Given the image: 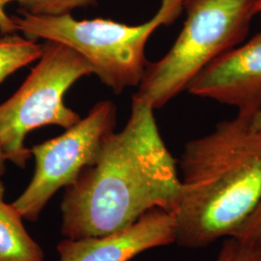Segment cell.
<instances>
[{
	"label": "cell",
	"mask_w": 261,
	"mask_h": 261,
	"mask_svg": "<svg viewBox=\"0 0 261 261\" xmlns=\"http://www.w3.org/2000/svg\"><path fill=\"white\" fill-rule=\"evenodd\" d=\"M40 61L9 100L0 105V146L6 161L24 168L31 151L24 146L30 130L46 125L68 129L80 115L67 108L63 97L84 75L94 74L88 61L73 48L46 41Z\"/></svg>",
	"instance_id": "obj_5"
},
{
	"label": "cell",
	"mask_w": 261,
	"mask_h": 261,
	"mask_svg": "<svg viewBox=\"0 0 261 261\" xmlns=\"http://www.w3.org/2000/svg\"><path fill=\"white\" fill-rule=\"evenodd\" d=\"M216 261H221V260H220V258H219V257H218V258H217V260H216Z\"/></svg>",
	"instance_id": "obj_18"
},
{
	"label": "cell",
	"mask_w": 261,
	"mask_h": 261,
	"mask_svg": "<svg viewBox=\"0 0 261 261\" xmlns=\"http://www.w3.org/2000/svg\"><path fill=\"white\" fill-rule=\"evenodd\" d=\"M187 90L254 117L261 111V32L217 57L193 79Z\"/></svg>",
	"instance_id": "obj_7"
},
{
	"label": "cell",
	"mask_w": 261,
	"mask_h": 261,
	"mask_svg": "<svg viewBox=\"0 0 261 261\" xmlns=\"http://www.w3.org/2000/svg\"><path fill=\"white\" fill-rule=\"evenodd\" d=\"M183 9L180 2H162L152 19L140 25L112 19L77 20L71 14L34 15L19 10L11 19L25 38L55 41L73 48L88 61L103 84L115 93L140 85L145 67V45L161 25L170 24Z\"/></svg>",
	"instance_id": "obj_3"
},
{
	"label": "cell",
	"mask_w": 261,
	"mask_h": 261,
	"mask_svg": "<svg viewBox=\"0 0 261 261\" xmlns=\"http://www.w3.org/2000/svg\"><path fill=\"white\" fill-rule=\"evenodd\" d=\"M162 2H168V3H171V2H182L184 4V0H162Z\"/></svg>",
	"instance_id": "obj_17"
},
{
	"label": "cell",
	"mask_w": 261,
	"mask_h": 261,
	"mask_svg": "<svg viewBox=\"0 0 261 261\" xmlns=\"http://www.w3.org/2000/svg\"><path fill=\"white\" fill-rule=\"evenodd\" d=\"M11 1L15 0H0V31L3 34H10L16 31L12 19L7 16L5 12L6 5Z\"/></svg>",
	"instance_id": "obj_14"
},
{
	"label": "cell",
	"mask_w": 261,
	"mask_h": 261,
	"mask_svg": "<svg viewBox=\"0 0 261 261\" xmlns=\"http://www.w3.org/2000/svg\"><path fill=\"white\" fill-rule=\"evenodd\" d=\"M4 195L0 180V261H44L43 250L28 233L18 210L5 202Z\"/></svg>",
	"instance_id": "obj_9"
},
{
	"label": "cell",
	"mask_w": 261,
	"mask_h": 261,
	"mask_svg": "<svg viewBox=\"0 0 261 261\" xmlns=\"http://www.w3.org/2000/svg\"><path fill=\"white\" fill-rule=\"evenodd\" d=\"M43 46L35 40L16 34H5L0 39V84L17 70L40 58Z\"/></svg>",
	"instance_id": "obj_10"
},
{
	"label": "cell",
	"mask_w": 261,
	"mask_h": 261,
	"mask_svg": "<svg viewBox=\"0 0 261 261\" xmlns=\"http://www.w3.org/2000/svg\"><path fill=\"white\" fill-rule=\"evenodd\" d=\"M173 215L155 208L130 226L113 233L68 239L57 246L60 261H130L149 249L175 242Z\"/></svg>",
	"instance_id": "obj_8"
},
{
	"label": "cell",
	"mask_w": 261,
	"mask_h": 261,
	"mask_svg": "<svg viewBox=\"0 0 261 261\" xmlns=\"http://www.w3.org/2000/svg\"><path fill=\"white\" fill-rule=\"evenodd\" d=\"M237 114L189 141L180 159L175 242L203 248L231 237L261 199V130Z\"/></svg>",
	"instance_id": "obj_2"
},
{
	"label": "cell",
	"mask_w": 261,
	"mask_h": 261,
	"mask_svg": "<svg viewBox=\"0 0 261 261\" xmlns=\"http://www.w3.org/2000/svg\"><path fill=\"white\" fill-rule=\"evenodd\" d=\"M252 125L254 128L261 130V111L252 119Z\"/></svg>",
	"instance_id": "obj_15"
},
{
	"label": "cell",
	"mask_w": 261,
	"mask_h": 261,
	"mask_svg": "<svg viewBox=\"0 0 261 261\" xmlns=\"http://www.w3.org/2000/svg\"><path fill=\"white\" fill-rule=\"evenodd\" d=\"M218 257L221 261H261V250L228 237Z\"/></svg>",
	"instance_id": "obj_12"
},
{
	"label": "cell",
	"mask_w": 261,
	"mask_h": 261,
	"mask_svg": "<svg viewBox=\"0 0 261 261\" xmlns=\"http://www.w3.org/2000/svg\"><path fill=\"white\" fill-rule=\"evenodd\" d=\"M231 237L261 250V199Z\"/></svg>",
	"instance_id": "obj_13"
},
{
	"label": "cell",
	"mask_w": 261,
	"mask_h": 261,
	"mask_svg": "<svg viewBox=\"0 0 261 261\" xmlns=\"http://www.w3.org/2000/svg\"><path fill=\"white\" fill-rule=\"evenodd\" d=\"M5 162H6V159L4 157V154L0 146V175H2L5 172Z\"/></svg>",
	"instance_id": "obj_16"
},
{
	"label": "cell",
	"mask_w": 261,
	"mask_h": 261,
	"mask_svg": "<svg viewBox=\"0 0 261 261\" xmlns=\"http://www.w3.org/2000/svg\"><path fill=\"white\" fill-rule=\"evenodd\" d=\"M115 125L114 105L103 101L61 136L30 149L35 158L34 175L25 191L12 203L22 219L36 222L59 189L74 184L84 168L93 166L103 140Z\"/></svg>",
	"instance_id": "obj_6"
},
{
	"label": "cell",
	"mask_w": 261,
	"mask_h": 261,
	"mask_svg": "<svg viewBox=\"0 0 261 261\" xmlns=\"http://www.w3.org/2000/svg\"><path fill=\"white\" fill-rule=\"evenodd\" d=\"M153 111L133 97L125 128L106 138L97 162L66 188L61 203L64 237L113 233L155 208L174 214L181 181Z\"/></svg>",
	"instance_id": "obj_1"
},
{
	"label": "cell",
	"mask_w": 261,
	"mask_h": 261,
	"mask_svg": "<svg viewBox=\"0 0 261 261\" xmlns=\"http://www.w3.org/2000/svg\"><path fill=\"white\" fill-rule=\"evenodd\" d=\"M21 10L34 15L57 16L71 14L73 10L96 4L97 0H15Z\"/></svg>",
	"instance_id": "obj_11"
},
{
	"label": "cell",
	"mask_w": 261,
	"mask_h": 261,
	"mask_svg": "<svg viewBox=\"0 0 261 261\" xmlns=\"http://www.w3.org/2000/svg\"><path fill=\"white\" fill-rule=\"evenodd\" d=\"M187 19L173 47L147 63L135 98L160 109L187 89L204 67L246 39L261 0H184Z\"/></svg>",
	"instance_id": "obj_4"
}]
</instances>
